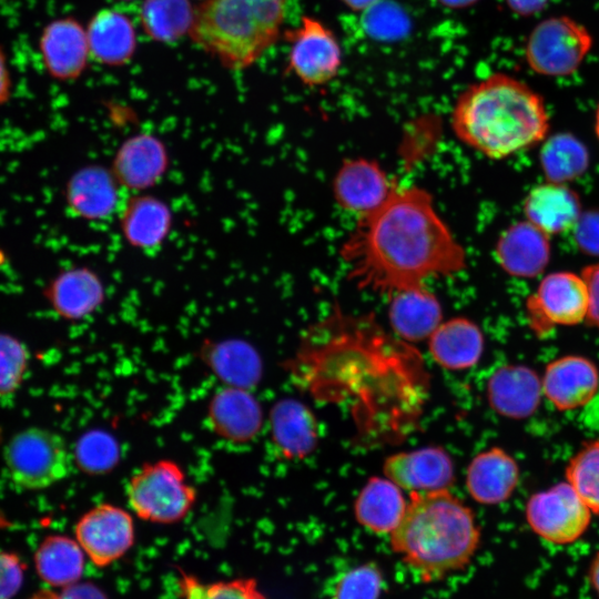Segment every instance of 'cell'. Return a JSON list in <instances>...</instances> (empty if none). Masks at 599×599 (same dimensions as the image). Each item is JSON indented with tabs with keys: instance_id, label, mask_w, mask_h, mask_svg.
Returning a JSON list of instances; mask_svg holds the SVG:
<instances>
[{
	"instance_id": "cell-1",
	"label": "cell",
	"mask_w": 599,
	"mask_h": 599,
	"mask_svg": "<svg viewBox=\"0 0 599 599\" xmlns=\"http://www.w3.org/2000/svg\"><path fill=\"white\" fill-rule=\"evenodd\" d=\"M341 256L359 288L390 295L461 272L466 253L437 213L432 195L397 186L373 212L358 217Z\"/></svg>"
},
{
	"instance_id": "cell-2",
	"label": "cell",
	"mask_w": 599,
	"mask_h": 599,
	"mask_svg": "<svg viewBox=\"0 0 599 599\" xmlns=\"http://www.w3.org/2000/svg\"><path fill=\"white\" fill-rule=\"evenodd\" d=\"M451 128L470 149L490 159H504L542 141L549 115L542 97L528 84L495 73L458 95Z\"/></svg>"
},
{
	"instance_id": "cell-3",
	"label": "cell",
	"mask_w": 599,
	"mask_h": 599,
	"mask_svg": "<svg viewBox=\"0 0 599 599\" xmlns=\"http://www.w3.org/2000/svg\"><path fill=\"white\" fill-rule=\"evenodd\" d=\"M480 528L473 510L449 489L410 493L390 547L422 582L464 570L479 545Z\"/></svg>"
},
{
	"instance_id": "cell-4",
	"label": "cell",
	"mask_w": 599,
	"mask_h": 599,
	"mask_svg": "<svg viewBox=\"0 0 599 599\" xmlns=\"http://www.w3.org/2000/svg\"><path fill=\"white\" fill-rule=\"evenodd\" d=\"M286 0H205L190 38L229 70L255 63L280 37Z\"/></svg>"
},
{
	"instance_id": "cell-5",
	"label": "cell",
	"mask_w": 599,
	"mask_h": 599,
	"mask_svg": "<svg viewBox=\"0 0 599 599\" xmlns=\"http://www.w3.org/2000/svg\"><path fill=\"white\" fill-rule=\"evenodd\" d=\"M125 496L140 519L172 525L191 512L197 491L181 465L164 458L139 467L128 480Z\"/></svg>"
},
{
	"instance_id": "cell-6",
	"label": "cell",
	"mask_w": 599,
	"mask_h": 599,
	"mask_svg": "<svg viewBox=\"0 0 599 599\" xmlns=\"http://www.w3.org/2000/svg\"><path fill=\"white\" fill-rule=\"evenodd\" d=\"M4 461L12 480L31 490L48 488L71 471V456L55 432L31 427L16 434L4 448Z\"/></svg>"
},
{
	"instance_id": "cell-7",
	"label": "cell",
	"mask_w": 599,
	"mask_h": 599,
	"mask_svg": "<svg viewBox=\"0 0 599 599\" xmlns=\"http://www.w3.org/2000/svg\"><path fill=\"white\" fill-rule=\"evenodd\" d=\"M593 45L589 30L567 16L549 17L531 30L525 45L528 67L548 77L575 73Z\"/></svg>"
},
{
	"instance_id": "cell-8",
	"label": "cell",
	"mask_w": 599,
	"mask_h": 599,
	"mask_svg": "<svg viewBox=\"0 0 599 599\" xmlns=\"http://www.w3.org/2000/svg\"><path fill=\"white\" fill-rule=\"evenodd\" d=\"M525 517L530 529L542 540L566 546L585 535L592 512L566 481L530 496Z\"/></svg>"
},
{
	"instance_id": "cell-9",
	"label": "cell",
	"mask_w": 599,
	"mask_h": 599,
	"mask_svg": "<svg viewBox=\"0 0 599 599\" xmlns=\"http://www.w3.org/2000/svg\"><path fill=\"white\" fill-rule=\"evenodd\" d=\"M588 305V290L581 275L551 273L527 300L529 327L537 336H544L556 326L579 324L587 318Z\"/></svg>"
},
{
	"instance_id": "cell-10",
	"label": "cell",
	"mask_w": 599,
	"mask_h": 599,
	"mask_svg": "<svg viewBox=\"0 0 599 599\" xmlns=\"http://www.w3.org/2000/svg\"><path fill=\"white\" fill-rule=\"evenodd\" d=\"M291 43L288 70L305 85L331 82L342 65V49L334 32L319 20L303 16L301 23L286 33Z\"/></svg>"
},
{
	"instance_id": "cell-11",
	"label": "cell",
	"mask_w": 599,
	"mask_h": 599,
	"mask_svg": "<svg viewBox=\"0 0 599 599\" xmlns=\"http://www.w3.org/2000/svg\"><path fill=\"white\" fill-rule=\"evenodd\" d=\"M74 536L92 564L106 567L123 557L133 546L134 521L124 508L102 502L79 518Z\"/></svg>"
},
{
	"instance_id": "cell-12",
	"label": "cell",
	"mask_w": 599,
	"mask_h": 599,
	"mask_svg": "<svg viewBox=\"0 0 599 599\" xmlns=\"http://www.w3.org/2000/svg\"><path fill=\"white\" fill-rule=\"evenodd\" d=\"M397 186L377 161L353 158L338 167L333 195L343 210L361 217L379 207Z\"/></svg>"
},
{
	"instance_id": "cell-13",
	"label": "cell",
	"mask_w": 599,
	"mask_h": 599,
	"mask_svg": "<svg viewBox=\"0 0 599 599\" xmlns=\"http://www.w3.org/2000/svg\"><path fill=\"white\" fill-rule=\"evenodd\" d=\"M383 470L389 480L410 493L445 490L455 481L454 461L439 446L394 454L385 459Z\"/></svg>"
},
{
	"instance_id": "cell-14",
	"label": "cell",
	"mask_w": 599,
	"mask_h": 599,
	"mask_svg": "<svg viewBox=\"0 0 599 599\" xmlns=\"http://www.w3.org/2000/svg\"><path fill=\"white\" fill-rule=\"evenodd\" d=\"M167 166L165 144L154 134L139 133L121 143L110 170L123 190L141 193L159 183Z\"/></svg>"
},
{
	"instance_id": "cell-15",
	"label": "cell",
	"mask_w": 599,
	"mask_h": 599,
	"mask_svg": "<svg viewBox=\"0 0 599 599\" xmlns=\"http://www.w3.org/2000/svg\"><path fill=\"white\" fill-rule=\"evenodd\" d=\"M206 419L217 437L233 444L253 440L263 426L258 400L247 388L236 386H226L212 396Z\"/></svg>"
},
{
	"instance_id": "cell-16",
	"label": "cell",
	"mask_w": 599,
	"mask_h": 599,
	"mask_svg": "<svg viewBox=\"0 0 599 599\" xmlns=\"http://www.w3.org/2000/svg\"><path fill=\"white\" fill-rule=\"evenodd\" d=\"M542 394L561 412L587 405L599 388V370L587 357L567 355L550 362L541 377Z\"/></svg>"
},
{
	"instance_id": "cell-17",
	"label": "cell",
	"mask_w": 599,
	"mask_h": 599,
	"mask_svg": "<svg viewBox=\"0 0 599 599\" xmlns=\"http://www.w3.org/2000/svg\"><path fill=\"white\" fill-rule=\"evenodd\" d=\"M39 50L48 73L60 81L79 78L90 57L87 31L70 17L55 19L45 26Z\"/></svg>"
},
{
	"instance_id": "cell-18",
	"label": "cell",
	"mask_w": 599,
	"mask_h": 599,
	"mask_svg": "<svg viewBox=\"0 0 599 599\" xmlns=\"http://www.w3.org/2000/svg\"><path fill=\"white\" fill-rule=\"evenodd\" d=\"M541 378L526 365L498 367L487 383L490 407L511 419H525L538 408L542 396Z\"/></svg>"
},
{
	"instance_id": "cell-19",
	"label": "cell",
	"mask_w": 599,
	"mask_h": 599,
	"mask_svg": "<svg viewBox=\"0 0 599 599\" xmlns=\"http://www.w3.org/2000/svg\"><path fill=\"white\" fill-rule=\"evenodd\" d=\"M121 185L111 170L90 165L77 171L67 184V203L71 211L88 221H104L119 213Z\"/></svg>"
},
{
	"instance_id": "cell-20",
	"label": "cell",
	"mask_w": 599,
	"mask_h": 599,
	"mask_svg": "<svg viewBox=\"0 0 599 599\" xmlns=\"http://www.w3.org/2000/svg\"><path fill=\"white\" fill-rule=\"evenodd\" d=\"M119 220L126 243L141 251L161 247L173 224L170 206L160 197L142 192L123 202Z\"/></svg>"
},
{
	"instance_id": "cell-21",
	"label": "cell",
	"mask_w": 599,
	"mask_h": 599,
	"mask_svg": "<svg viewBox=\"0 0 599 599\" xmlns=\"http://www.w3.org/2000/svg\"><path fill=\"white\" fill-rule=\"evenodd\" d=\"M520 478L515 458L500 447L477 454L467 467L466 487L481 505L505 502L514 494Z\"/></svg>"
},
{
	"instance_id": "cell-22",
	"label": "cell",
	"mask_w": 599,
	"mask_h": 599,
	"mask_svg": "<svg viewBox=\"0 0 599 599\" xmlns=\"http://www.w3.org/2000/svg\"><path fill=\"white\" fill-rule=\"evenodd\" d=\"M270 433L273 445L288 460L311 455L318 443V423L313 412L293 398L274 404L270 412Z\"/></svg>"
},
{
	"instance_id": "cell-23",
	"label": "cell",
	"mask_w": 599,
	"mask_h": 599,
	"mask_svg": "<svg viewBox=\"0 0 599 599\" xmlns=\"http://www.w3.org/2000/svg\"><path fill=\"white\" fill-rule=\"evenodd\" d=\"M45 296L59 316L80 321L103 304L105 287L94 271L78 266L60 273L48 286Z\"/></svg>"
},
{
	"instance_id": "cell-24",
	"label": "cell",
	"mask_w": 599,
	"mask_h": 599,
	"mask_svg": "<svg viewBox=\"0 0 599 599\" xmlns=\"http://www.w3.org/2000/svg\"><path fill=\"white\" fill-rule=\"evenodd\" d=\"M550 257L548 235L528 221L512 224L499 237L496 258L501 268L517 277L540 274Z\"/></svg>"
},
{
	"instance_id": "cell-25",
	"label": "cell",
	"mask_w": 599,
	"mask_h": 599,
	"mask_svg": "<svg viewBox=\"0 0 599 599\" xmlns=\"http://www.w3.org/2000/svg\"><path fill=\"white\" fill-rule=\"evenodd\" d=\"M389 296V324L403 339H428L441 323V305L425 285L400 290Z\"/></svg>"
},
{
	"instance_id": "cell-26",
	"label": "cell",
	"mask_w": 599,
	"mask_h": 599,
	"mask_svg": "<svg viewBox=\"0 0 599 599\" xmlns=\"http://www.w3.org/2000/svg\"><path fill=\"white\" fill-rule=\"evenodd\" d=\"M484 345L481 329L466 317L441 322L428 338L433 359L449 370H463L475 366L483 355Z\"/></svg>"
},
{
	"instance_id": "cell-27",
	"label": "cell",
	"mask_w": 599,
	"mask_h": 599,
	"mask_svg": "<svg viewBox=\"0 0 599 599\" xmlns=\"http://www.w3.org/2000/svg\"><path fill=\"white\" fill-rule=\"evenodd\" d=\"M524 210L527 221L547 235L572 229L581 215L578 195L564 183L554 182L532 189Z\"/></svg>"
},
{
	"instance_id": "cell-28",
	"label": "cell",
	"mask_w": 599,
	"mask_h": 599,
	"mask_svg": "<svg viewBox=\"0 0 599 599\" xmlns=\"http://www.w3.org/2000/svg\"><path fill=\"white\" fill-rule=\"evenodd\" d=\"M400 488L389 479L372 477L359 491L354 515L357 522L377 535L392 534L407 508Z\"/></svg>"
},
{
	"instance_id": "cell-29",
	"label": "cell",
	"mask_w": 599,
	"mask_h": 599,
	"mask_svg": "<svg viewBox=\"0 0 599 599\" xmlns=\"http://www.w3.org/2000/svg\"><path fill=\"white\" fill-rule=\"evenodd\" d=\"M90 57L106 65H122L133 55L136 37L131 20L123 13L103 9L87 28Z\"/></svg>"
},
{
	"instance_id": "cell-30",
	"label": "cell",
	"mask_w": 599,
	"mask_h": 599,
	"mask_svg": "<svg viewBox=\"0 0 599 599\" xmlns=\"http://www.w3.org/2000/svg\"><path fill=\"white\" fill-rule=\"evenodd\" d=\"M85 554L75 539L62 535L45 537L34 554L39 578L49 586L64 588L80 580Z\"/></svg>"
},
{
	"instance_id": "cell-31",
	"label": "cell",
	"mask_w": 599,
	"mask_h": 599,
	"mask_svg": "<svg viewBox=\"0 0 599 599\" xmlns=\"http://www.w3.org/2000/svg\"><path fill=\"white\" fill-rule=\"evenodd\" d=\"M194 11L189 0H145L141 22L152 39L171 42L190 32Z\"/></svg>"
},
{
	"instance_id": "cell-32",
	"label": "cell",
	"mask_w": 599,
	"mask_h": 599,
	"mask_svg": "<svg viewBox=\"0 0 599 599\" xmlns=\"http://www.w3.org/2000/svg\"><path fill=\"white\" fill-rule=\"evenodd\" d=\"M540 162L549 182L564 183L586 171L589 155L579 140L561 133L546 141L541 149Z\"/></svg>"
},
{
	"instance_id": "cell-33",
	"label": "cell",
	"mask_w": 599,
	"mask_h": 599,
	"mask_svg": "<svg viewBox=\"0 0 599 599\" xmlns=\"http://www.w3.org/2000/svg\"><path fill=\"white\" fill-rule=\"evenodd\" d=\"M566 479L592 515L599 516V439L583 443L570 458Z\"/></svg>"
},
{
	"instance_id": "cell-34",
	"label": "cell",
	"mask_w": 599,
	"mask_h": 599,
	"mask_svg": "<svg viewBox=\"0 0 599 599\" xmlns=\"http://www.w3.org/2000/svg\"><path fill=\"white\" fill-rule=\"evenodd\" d=\"M217 372L230 382L229 386L247 388L261 376V361L256 352L245 343L224 342L213 347Z\"/></svg>"
},
{
	"instance_id": "cell-35",
	"label": "cell",
	"mask_w": 599,
	"mask_h": 599,
	"mask_svg": "<svg viewBox=\"0 0 599 599\" xmlns=\"http://www.w3.org/2000/svg\"><path fill=\"white\" fill-rule=\"evenodd\" d=\"M180 589L183 599H265L252 578L205 583L181 571Z\"/></svg>"
},
{
	"instance_id": "cell-36",
	"label": "cell",
	"mask_w": 599,
	"mask_h": 599,
	"mask_svg": "<svg viewBox=\"0 0 599 599\" xmlns=\"http://www.w3.org/2000/svg\"><path fill=\"white\" fill-rule=\"evenodd\" d=\"M73 456L82 471L103 474L111 470L119 460V447L112 436L92 430L79 438Z\"/></svg>"
},
{
	"instance_id": "cell-37",
	"label": "cell",
	"mask_w": 599,
	"mask_h": 599,
	"mask_svg": "<svg viewBox=\"0 0 599 599\" xmlns=\"http://www.w3.org/2000/svg\"><path fill=\"white\" fill-rule=\"evenodd\" d=\"M383 587L380 567L369 561L346 571L337 580L332 599H379Z\"/></svg>"
},
{
	"instance_id": "cell-38",
	"label": "cell",
	"mask_w": 599,
	"mask_h": 599,
	"mask_svg": "<svg viewBox=\"0 0 599 599\" xmlns=\"http://www.w3.org/2000/svg\"><path fill=\"white\" fill-rule=\"evenodd\" d=\"M28 353L17 338L0 333V396L14 392L23 379Z\"/></svg>"
},
{
	"instance_id": "cell-39",
	"label": "cell",
	"mask_w": 599,
	"mask_h": 599,
	"mask_svg": "<svg viewBox=\"0 0 599 599\" xmlns=\"http://www.w3.org/2000/svg\"><path fill=\"white\" fill-rule=\"evenodd\" d=\"M364 26L367 32L379 39H396L406 32L408 21L395 4L377 1L365 10Z\"/></svg>"
},
{
	"instance_id": "cell-40",
	"label": "cell",
	"mask_w": 599,
	"mask_h": 599,
	"mask_svg": "<svg viewBox=\"0 0 599 599\" xmlns=\"http://www.w3.org/2000/svg\"><path fill=\"white\" fill-rule=\"evenodd\" d=\"M27 566L9 551H0V599H11L21 588Z\"/></svg>"
},
{
	"instance_id": "cell-41",
	"label": "cell",
	"mask_w": 599,
	"mask_h": 599,
	"mask_svg": "<svg viewBox=\"0 0 599 599\" xmlns=\"http://www.w3.org/2000/svg\"><path fill=\"white\" fill-rule=\"evenodd\" d=\"M573 227L579 246L589 253L599 254V213L580 215Z\"/></svg>"
},
{
	"instance_id": "cell-42",
	"label": "cell",
	"mask_w": 599,
	"mask_h": 599,
	"mask_svg": "<svg viewBox=\"0 0 599 599\" xmlns=\"http://www.w3.org/2000/svg\"><path fill=\"white\" fill-rule=\"evenodd\" d=\"M581 276L587 285L589 297L586 319L599 331V263L585 267Z\"/></svg>"
},
{
	"instance_id": "cell-43",
	"label": "cell",
	"mask_w": 599,
	"mask_h": 599,
	"mask_svg": "<svg viewBox=\"0 0 599 599\" xmlns=\"http://www.w3.org/2000/svg\"><path fill=\"white\" fill-rule=\"evenodd\" d=\"M57 599H108L105 593L95 585L90 582H75L62 588L57 593Z\"/></svg>"
},
{
	"instance_id": "cell-44",
	"label": "cell",
	"mask_w": 599,
	"mask_h": 599,
	"mask_svg": "<svg viewBox=\"0 0 599 599\" xmlns=\"http://www.w3.org/2000/svg\"><path fill=\"white\" fill-rule=\"evenodd\" d=\"M11 90V77L7 63L6 54L0 45V106L4 104Z\"/></svg>"
},
{
	"instance_id": "cell-45",
	"label": "cell",
	"mask_w": 599,
	"mask_h": 599,
	"mask_svg": "<svg viewBox=\"0 0 599 599\" xmlns=\"http://www.w3.org/2000/svg\"><path fill=\"white\" fill-rule=\"evenodd\" d=\"M509 8L521 16L540 11L548 0H506Z\"/></svg>"
},
{
	"instance_id": "cell-46",
	"label": "cell",
	"mask_w": 599,
	"mask_h": 599,
	"mask_svg": "<svg viewBox=\"0 0 599 599\" xmlns=\"http://www.w3.org/2000/svg\"><path fill=\"white\" fill-rule=\"evenodd\" d=\"M587 577L592 590L599 597V551L593 555L589 562Z\"/></svg>"
},
{
	"instance_id": "cell-47",
	"label": "cell",
	"mask_w": 599,
	"mask_h": 599,
	"mask_svg": "<svg viewBox=\"0 0 599 599\" xmlns=\"http://www.w3.org/2000/svg\"><path fill=\"white\" fill-rule=\"evenodd\" d=\"M348 8L356 11H365L379 0H342Z\"/></svg>"
},
{
	"instance_id": "cell-48",
	"label": "cell",
	"mask_w": 599,
	"mask_h": 599,
	"mask_svg": "<svg viewBox=\"0 0 599 599\" xmlns=\"http://www.w3.org/2000/svg\"><path fill=\"white\" fill-rule=\"evenodd\" d=\"M438 1L448 8L460 9V8L469 7L478 0H438Z\"/></svg>"
},
{
	"instance_id": "cell-49",
	"label": "cell",
	"mask_w": 599,
	"mask_h": 599,
	"mask_svg": "<svg viewBox=\"0 0 599 599\" xmlns=\"http://www.w3.org/2000/svg\"><path fill=\"white\" fill-rule=\"evenodd\" d=\"M29 599H57V592L50 590H41Z\"/></svg>"
},
{
	"instance_id": "cell-50",
	"label": "cell",
	"mask_w": 599,
	"mask_h": 599,
	"mask_svg": "<svg viewBox=\"0 0 599 599\" xmlns=\"http://www.w3.org/2000/svg\"><path fill=\"white\" fill-rule=\"evenodd\" d=\"M595 129H596L597 136L599 139V105H598L597 111H596Z\"/></svg>"
},
{
	"instance_id": "cell-51",
	"label": "cell",
	"mask_w": 599,
	"mask_h": 599,
	"mask_svg": "<svg viewBox=\"0 0 599 599\" xmlns=\"http://www.w3.org/2000/svg\"><path fill=\"white\" fill-rule=\"evenodd\" d=\"M118 1H130V0H118Z\"/></svg>"
}]
</instances>
